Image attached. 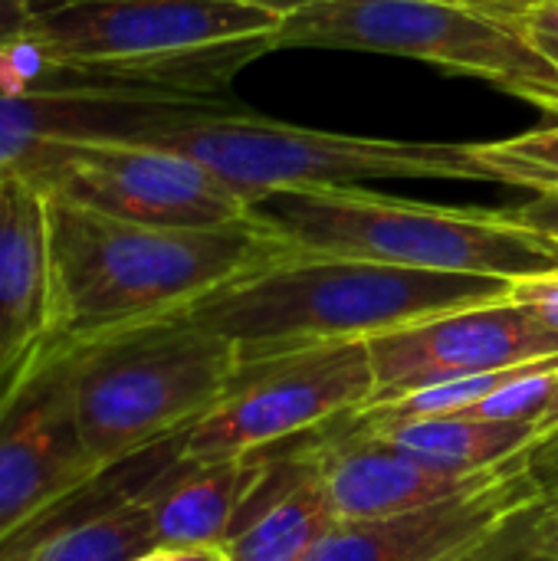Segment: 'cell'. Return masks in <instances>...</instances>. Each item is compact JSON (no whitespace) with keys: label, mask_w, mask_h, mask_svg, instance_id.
Wrapping results in <instances>:
<instances>
[{"label":"cell","mask_w":558,"mask_h":561,"mask_svg":"<svg viewBox=\"0 0 558 561\" xmlns=\"http://www.w3.org/2000/svg\"><path fill=\"white\" fill-rule=\"evenodd\" d=\"M539 503L506 516L503 523H497L490 533H483L477 542L464 546L447 561H536V556H533V523H536Z\"/></svg>","instance_id":"cell-20"},{"label":"cell","mask_w":558,"mask_h":561,"mask_svg":"<svg viewBox=\"0 0 558 561\" xmlns=\"http://www.w3.org/2000/svg\"><path fill=\"white\" fill-rule=\"evenodd\" d=\"M53 339L49 194L16 164L0 168V401Z\"/></svg>","instance_id":"cell-13"},{"label":"cell","mask_w":558,"mask_h":561,"mask_svg":"<svg viewBox=\"0 0 558 561\" xmlns=\"http://www.w3.org/2000/svg\"><path fill=\"white\" fill-rule=\"evenodd\" d=\"M39 0H0V43H10L26 33L36 16Z\"/></svg>","instance_id":"cell-26"},{"label":"cell","mask_w":558,"mask_h":561,"mask_svg":"<svg viewBox=\"0 0 558 561\" xmlns=\"http://www.w3.org/2000/svg\"><path fill=\"white\" fill-rule=\"evenodd\" d=\"M184 447L187 431L99 467L92 477L69 486L66 493L39 506L33 516H26L16 529H10L0 539V561H36L69 529L145 496L168 470H174L184 460Z\"/></svg>","instance_id":"cell-15"},{"label":"cell","mask_w":558,"mask_h":561,"mask_svg":"<svg viewBox=\"0 0 558 561\" xmlns=\"http://www.w3.org/2000/svg\"><path fill=\"white\" fill-rule=\"evenodd\" d=\"M467 181L558 194V125L503 141L467 145Z\"/></svg>","instance_id":"cell-19"},{"label":"cell","mask_w":558,"mask_h":561,"mask_svg":"<svg viewBox=\"0 0 558 561\" xmlns=\"http://www.w3.org/2000/svg\"><path fill=\"white\" fill-rule=\"evenodd\" d=\"M556 427H558V381H556L553 398H549V404H546V411H543V417H539V434H549V431H556Z\"/></svg>","instance_id":"cell-30"},{"label":"cell","mask_w":558,"mask_h":561,"mask_svg":"<svg viewBox=\"0 0 558 561\" xmlns=\"http://www.w3.org/2000/svg\"><path fill=\"white\" fill-rule=\"evenodd\" d=\"M46 348L66 362L79 434L99 467L191 431L240 368L234 342L184 309Z\"/></svg>","instance_id":"cell-4"},{"label":"cell","mask_w":558,"mask_h":561,"mask_svg":"<svg viewBox=\"0 0 558 561\" xmlns=\"http://www.w3.org/2000/svg\"><path fill=\"white\" fill-rule=\"evenodd\" d=\"M322 480L339 519H382L424 510L460 493H470L497 477V467L480 473H451L428 467L418 457L358 431L355 411L322 424Z\"/></svg>","instance_id":"cell-14"},{"label":"cell","mask_w":558,"mask_h":561,"mask_svg":"<svg viewBox=\"0 0 558 561\" xmlns=\"http://www.w3.org/2000/svg\"><path fill=\"white\" fill-rule=\"evenodd\" d=\"M95 470L79 434L66 362L46 348L0 401V539Z\"/></svg>","instance_id":"cell-11"},{"label":"cell","mask_w":558,"mask_h":561,"mask_svg":"<svg viewBox=\"0 0 558 561\" xmlns=\"http://www.w3.org/2000/svg\"><path fill=\"white\" fill-rule=\"evenodd\" d=\"M257 454L194 463L181 460L155 490V539L168 549H220L260 477Z\"/></svg>","instance_id":"cell-16"},{"label":"cell","mask_w":558,"mask_h":561,"mask_svg":"<svg viewBox=\"0 0 558 561\" xmlns=\"http://www.w3.org/2000/svg\"><path fill=\"white\" fill-rule=\"evenodd\" d=\"M533 556L536 561H558V493L539 503L533 523Z\"/></svg>","instance_id":"cell-25"},{"label":"cell","mask_w":558,"mask_h":561,"mask_svg":"<svg viewBox=\"0 0 558 561\" xmlns=\"http://www.w3.org/2000/svg\"><path fill=\"white\" fill-rule=\"evenodd\" d=\"M454 3H470V7H480L487 13H497V16H506V20H520L536 0H454Z\"/></svg>","instance_id":"cell-28"},{"label":"cell","mask_w":558,"mask_h":561,"mask_svg":"<svg viewBox=\"0 0 558 561\" xmlns=\"http://www.w3.org/2000/svg\"><path fill=\"white\" fill-rule=\"evenodd\" d=\"M523 463L529 480L539 486L543 500L558 493V427L549 434H539L526 450H523Z\"/></svg>","instance_id":"cell-23"},{"label":"cell","mask_w":558,"mask_h":561,"mask_svg":"<svg viewBox=\"0 0 558 561\" xmlns=\"http://www.w3.org/2000/svg\"><path fill=\"white\" fill-rule=\"evenodd\" d=\"M510 296L523 306H529L543 325H549L558 335V270L556 273H543V276H526V279H516Z\"/></svg>","instance_id":"cell-21"},{"label":"cell","mask_w":558,"mask_h":561,"mask_svg":"<svg viewBox=\"0 0 558 561\" xmlns=\"http://www.w3.org/2000/svg\"><path fill=\"white\" fill-rule=\"evenodd\" d=\"M250 3L266 7V10H273V13H280V16H289V13H299V10H306V7H312V3H322V0H250Z\"/></svg>","instance_id":"cell-29"},{"label":"cell","mask_w":558,"mask_h":561,"mask_svg":"<svg viewBox=\"0 0 558 561\" xmlns=\"http://www.w3.org/2000/svg\"><path fill=\"white\" fill-rule=\"evenodd\" d=\"M247 220L289 253L342 256L408 270L526 279L558 270V237L520 227L500 210H457L358 184H316L266 194Z\"/></svg>","instance_id":"cell-3"},{"label":"cell","mask_w":558,"mask_h":561,"mask_svg":"<svg viewBox=\"0 0 558 561\" xmlns=\"http://www.w3.org/2000/svg\"><path fill=\"white\" fill-rule=\"evenodd\" d=\"M158 483L145 496L69 529L36 561H135L138 556L151 552L158 546V539H155V490H158Z\"/></svg>","instance_id":"cell-18"},{"label":"cell","mask_w":558,"mask_h":561,"mask_svg":"<svg viewBox=\"0 0 558 561\" xmlns=\"http://www.w3.org/2000/svg\"><path fill=\"white\" fill-rule=\"evenodd\" d=\"M135 561H227L220 549H168V546H155L151 552L138 556Z\"/></svg>","instance_id":"cell-27"},{"label":"cell","mask_w":558,"mask_h":561,"mask_svg":"<svg viewBox=\"0 0 558 561\" xmlns=\"http://www.w3.org/2000/svg\"><path fill=\"white\" fill-rule=\"evenodd\" d=\"M500 214L506 220L520 224V227H529V230L558 237V194H536L533 201H526L520 207H506Z\"/></svg>","instance_id":"cell-24"},{"label":"cell","mask_w":558,"mask_h":561,"mask_svg":"<svg viewBox=\"0 0 558 561\" xmlns=\"http://www.w3.org/2000/svg\"><path fill=\"white\" fill-rule=\"evenodd\" d=\"M358 431L418 457L428 467L451 473H480L516 454H523L536 437V421H474V417H411V421H378L355 411Z\"/></svg>","instance_id":"cell-17"},{"label":"cell","mask_w":558,"mask_h":561,"mask_svg":"<svg viewBox=\"0 0 558 561\" xmlns=\"http://www.w3.org/2000/svg\"><path fill=\"white\" fill-rule=\"evenodd\" d=\"M368 352L375 394L365 408H378L441 381L553 358L558 335L529 306L506 296L375 335Z\"/></svg>","instance_id":"cell-10"},{"label":"cell","mask_w":558,"mask_h":561,"mask_svg":"<svg viewBox=\"0 0 558 561\" xmlns=\"http://www.w3.org/2000/svg\"><path fill=\"white\" fill-rule=\"evenodd\" d=\"M53 339L76 342L171 316L289 250L250 220L148 227L49 197Z\"/></svg>","instance_id":"cell-2"},{"label":"cell","mask_w":558,"mask_h":561,"mask_svg":"<svg viewBox=\"0 0 558 561\" xmlns=\"http://www.w3.org/2000/svg\"><path fill=\"white\" fill-rule=\"evenodd\" d=\"M510 289L513 279L500 276L286 253L234 276L184 312L230 339L247 365L329 342H368L454 309L506 299Z\"/></svg>","instance_id":"cell-1"},{"label":"cell","mask_w":558,"mask_h":561,"mask_svg":"<svg viewBox=\"0 0 558 561\" xmlns=\"http://www.w3.org/2000/svg\"><path fill=\"white\" fill-rule=\"evenodd\" d=\"M273 49L405 56L483 79L558 118V66L516 20L454 0H322L283 16Z\"/></svg>","instance_id":"cell-6"},{"label":"cell","mask_w":558,"mask_h":561,"mask_svg":"<svg viewBox=\"0 0 558 561\" xmlns=\"http://www.w3.org/2000/svg\"><path fill=\"white\" fill-rule=\"evenodd\" d=\"M539 500L543 493L516 454L493 480L454 500L382 519H339L303 561H447Z\"/></svg>","instance_id":"cell-12"},{"label":"cell","mask_w":558,"mask_h":561,"mask_svg":"<svg viewBox=\"0 0 558 561\" xmlns=\"http://www.w3.org/2000/svg\"><path fill=\"white\" fill-rule=\"evenodd\" d=\"M280 23L250 0H39L16 39L49 59L115 62L201 53L276 33Z\"/></svg>","instance_id":"cell-9"},{"label":"cell","mask_w":558,"mask_h":561,"mask_svg":"<svg viewBox=\"0 0 558 561\" xmlns=\"http://www.w3.org/2000/svg\"><path fill=\"white\" fill-rule=\"evenodd\" d=\"M23 168L49 197L148 227H227L247 220L250 201L201 161L141 141H46Z\"/></svg>","instance_id":"cell-7"},{"label":"cell","mask_w":558,"mask_h":561,"mask_svg":"<svg viewBox=\"0 0 558 561\" xmlns=\"http://www.w3.org/2000/svg\"><path fill=\"white\" fill-rule=\"evenodd\" d=\"M516 23L529 36V43L558 66V0H536Z\"/></svg>","instance_id":"cell-22"},{"label":"cell","mask_w":558,"mask_h":561,"mask_svg":"<svg viewBox=\"0 0 558 561\" xmlns=\"http://www.w3.org/2000/svg\"><path fill=\"white\" fill-rule=\"evenodd\" d=\"M125 141L174 148L201 161L250 204L289 187L372 178L467 181V145L335 135L253 112L210 108V102H174Z\"/></svg>","instance_id":"cell-5"},{"label":"cell","mask_w":558,"mask_h":561,"mask_svg":"<svg viewBox=\"0 0 558 561\" xmlns=\"http://www.w3.org/2000/svg\"><path fill=\"white\" fill-rule=\"evenodd\" d=\"M372 394L375 365L365 339L247 362L217 408L187 431L184 457L194 463L247 457L358 411Z\"/></svg>","instance_id":"cell-8"}]
</instances>
